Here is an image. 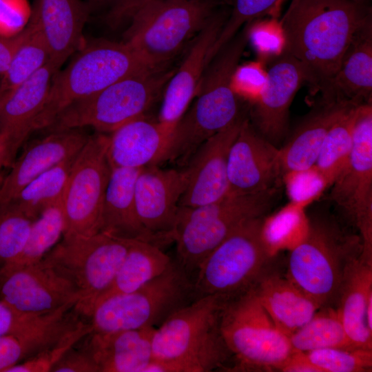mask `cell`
Returning a JSON list of instances; mask_svg holds the SVG:
<instances>
[{
	"label": "cell",
	"instance_id": "cell-34",
	"mask_svg": "<svg viewBox=\"0 0 372 372\" xmlns=\"http://www.w3.org/2000/svg\"><path fill=\"white\" fill-rule=\"evenodd\" d=\"M71 327L70 321L63 318L26 333L0 336V372L40 352Z\"/></svg>",
	"mask_w": 372,
	"mask_h": 372
},
{
	"label": "cell",
	"instance_id": "cell-16",
	"mask_svg": "<svg viewBox=\"0 0 372 372\" xmlns=\"http://www.w3.org/2000/svg\"><path fill=\"white\" fill-rule=\"evenodd\" d=\"M185 185L181 169L158 165L142 168L134 186V202L138 220L161 246L174 242L179 202Z\"/></svg>",
	"mask_w": 372,
	"mask_h": 372
},
{
	"label": "cell",
	"instance_id": "cell-17",
	"mask_svg": "<svg viewBox=\"0 0 372 372\" xmlns=\"http://www.w3.org/2000/svg\"><path fill=\"white\" fill-rule=\"evenodd\" d=\"M304 83L307 76L302 65L285 50L266 73L252 109V121H249L264 138L277 147L287 136L291 104Z\"/></svg>",
	"mask_w": 372,
	"mask_h": 372
},
{
	"label": "cell",
	"instance_id": "cell-44",
	"mask_svg": "<svg viewBox=\"0 0 372 372\" xmlns=\"http://www.w3.org/2000/svg\"><path fill=\"white\" fill-rule=\"evenodd\" d=\"M31 14L27 0H0V36L19 33Z\"/></svg>",
	"mask_w": 372,
	"mask_h": 372
},
{
	"label": "cell",
	"instance_id": "cell-54",
	"mask_svg": "<svg viewBox=\"0 0 372 372\" xmlns=\"http://www.w3.org/2000/svg\"><path fill=\"white\" fill-rule=\"evenodd\" d=\"M4 177H5V176H4ZM4 177L0 178V188H1V185H2V183H3V180Z\"/></svg>",
	"mask_w": 372,
	"mask_h": 372
},
{
	"label": "cell",
	"instance_id": "cell-19",
	"mask_svg": "<svg viewBox=\"0 0 372 372\" xmlns=\"http://www.w3.org/2000/svg\"><path fill=\"white\" fill-rule=\"evenodd\" d=\"M230 10L220 8L198 32L180 64L167 81L158 121L175 127L196 96L209 64V53L218 37Z\"/></svg>",
	"mask_w": 372,
	"mask_h": 372
},
{
	"label": "cell",
	"instance_id": "cell-18",
	"mask_svg": "<svg viewBox=\"0 0 372 372\" xmlns=\"http://www.w3.org/2000/svg\"><path fill=\"white\" fill-rule=\"evenodd\" d=\"M245 118L240 116L229 127L203 143L190 158L183 168L185 185L180 207L207 205L229 194L228 154Z\"/></svg>",
	"mask_w": 372,
	"mask_h": 372
},
{
	"label": "cell",
	"instance_id": "cell-4",
	"mask_svg": "<svg viewBox=\"0 0 372 372\" xmlns=\"http://www.w3.org/2000/svg\"><path fill=\"white\" fill-rule=\"evenodd\" d=\"M281 187L254 194H228L198 207H180L173 236L176 262L192 278L203 259L227 238L249 220L266 216L278 202Z\"/></svg>",
	"mask_w": 372,
	"mask_h": 372
},
{
	"label": "cell",
	"instance_id": "cell-30",
	"mask_svg": "<svg viewBox=\"0 0 372 372\" xmlns=\"http://www.w3.org/2000/svg\"><path fill=\"white\" fill-rule=\"evenodd\" d=\"M172 261L161 247L149 242L131 239L127 252L114 280L97 299L94 307L110 296L138 289L163 273Z\"/></svg>",
	"mask_w": 372,
	"mask_h": 372
},
{
	"label": "cell",
	"instance_id": "cell-23",
	"mask_svg": "<svg viewBox=\"0 0 372 372\" xmlns=\"http://www.w3.org/2000/svg\"><path fill=\"white\" fill-rule=\"evenodd\" d=\"M82 0H37L31 17L43 34L50 61L59 70L84 45L83 28L90 12Z\"/></svg>",
	"mask_w": 372,
	"mask_h": 372
},
{
	"label": "cell",
	"instance_id": "cell-27",
	"mask_svg": "<svg viewBox=\"0 0 372 372\" xmlns=\"http://www.w3.org/2000/svg\"><path fill=\"white\" fill-rule=\"evenodd\" d=\"M141 169L114 167L104 196L101 229L118 237L136 239L161 247L140 223L134 202V186Z\"/></svg>",
	"mask_w": 372,
	"mask_h": 372
},
{
	"label": "cell",
	"instance_id": "cell-46",
	"mask_svg": "<svg viewBox=\"0 0 372 372\" xmlns=\"http://www.w3.org/2000/svg\"><path fill=\"white\" fill-rule=\"evenodd\" d=\"M156 0H114L110 6L107 21L112 26H118L130 20L132 14L144 4Z\"/></svg>",
	"mask_w": 372,
	"mask_h": 372
},
{
	"label": "cell",
	"instance_id": "cell-24",
	"mask_svg": "<svg viewBox=\"0 0 372 372\" xmlns=\"http://www.w3.org/2000/svg\"><path fill=\"white\" fill-rule=\"evenodd\" d=\"M320 93L323 103H371L372 18L354 33L338 71Z\"/></svg>",
	"mask_w": 372,
	"mask_h": 372
},
{
	"label": "cell",
	"instance_id": "cell-40",
	"mask_svg": "<svg viewBox=\"0 0 372 372\" xmlns=\"http://www.w3.org/2000/svg\"><path fill=\"white\" fill-rule=\"evenodd\" d=\"M320 372H366L372 369V350L326 348L305 352Z\"/></svg>",
	"mask_w": 372,
	"mask_h": 372
},
{
	"label": "cell",
	"instance_id": "cell-41",
	"mask_svg": "<svg viewBox=\"0 0 372 372\" xmlns=\"http://www.w3.org/2000/svg\"><path fill=\"white\" fill-rule=\"evenodd\" d=\"M33 221L15 209H0V270L20 255Z\"/></svg>",
	"mask_w": 372,
	"mask_h": 372
},
{
	"label": "cell",
	"instance_id": "cell-39",
	"mask_svg": "<svg viewBox=\"0 0 372 372\" xmlns=\"http://www.w3.org/2000/svg\"><path fill=\"white\" fill-rule=\"evenodd\" d=\"M92 327L83 318L61 338L31 358L15 364L6 372H48L73 347L92 332Z\"/></svg>",
	"mask_w": 372,
	"mask_h": 372
},
{
	"label": "cell",
	"instance_id": "cell-1",
	"mask_svg": "<svg viewBox=\"0 0 372 372\" xmlns=\"http://www.w3.org/2000/svg\"><path fill=\"white\" fill-rule=\"evenodd\" d=\"M370 18L366 2L291 0L280 23L284 50L302 65L314 94L335 75L354 33Z\"/></svg>",
	"mask_w": 372,
	"mask_h": 372
},
{
	"label": "cell",
	"instance_id": "cell-15",
	"mask_svg": "<svg viewBox=\"0 0 372 372\" xmlns=\"http://www.w3.org/2000/svg\"><path fill=\"white\" fill-rule=\"evenodd\" d=\"M229 194L247 195L282 186L280 147L245 118L227 160Z\"/></svg>",
	"mask_w": 372,
	"mask_h": 372
},
{
	"label": "cell",
	"instance_id": "cell-48",
	"mask_svg": "<svg viewBox=\"0 0 372 372\" xmlns=\"http://www.w3.org/2000/svg\"><path fill=\"white\" fill-rule=\"evenodd\" d=\"M283 372H320L308 359L305 352L293 351L278 367Z\"/></svg>",
	"mask_w": 372,
	"mask_h": 372
},
{
	"label": "cell",
	"instance_id": "cell-20",
	"mask_svg": "<svg viewBox=\"0 0 372 372\" xmlns=\"http://www.w3.org/2000/svg\"><path fill=\"white\" fill-rule=\"evenodd\" d=\"M90 135L83 128L48 132L34 140L14 160L0 188V209L6 207L33 179L60 163L76 156Z\"/></svg>",
	"mask_w": 372,
	"mask_h": 372
},
{
	"label": "cell",
	"instance_id": "cell-2",
	"mask_svg": "<svg viewBox=\"0 0 372 372\" xmlns=\"http://www.w3.org/2000/svg\"><path fill=\"white\" fill-rule=\"evenodd\" d=\"M309 220L307 237L289 251L287 276L321 308L338 299L345 271L362 245L359 234L347 231L331 214Z\"/></svg>",
	"mask_w": 372,
	"mask_h": 372
},
{
	"label": "cell",
	"instance_id": "cell-14",
	"mask_svg": "<svg viewBox=\"0 0 372 372\" xmlns=\"http://www.w3.org/2000/svg\"><path fill=\"white\" fill-rule=\"evenodd\" d=\"M79 300L73 283L43 259L0 270V300L17 311L49 313Z\"/></svg>",
	"mask_w": 372,
	"mask_h": 372
},
{
	"label": "cell",
	"instance_id": "cell-52",
	"mask_svg": "<svg viewBox=\"0 0 372 372\" xmlns=\"http://www.w3.org/2000/svg\"><path fill=\"white\" fill-rule=\"evenodd\" d=\"M8 91L2 89L0 84V112Z\"/></svg>",
	"mask_w": 372,
	"mask_h": 372
},
{
	"label": "cell",
	"instance_id": "cell-37",
	"mask_svg": "<svg viewBox=\"0 0 372 372\" xmlns=\"http://www.w3.org/2000/svg\"><path fill=\"white\" fill-rule=\"evenodd\" d=\"M64 229L61 201L45 209L33 221L23 251L8 265H26L39 262L58 243Z\"/></svg>",
	"mask_w": 372,
	"mask_h": 372
},
{
	"label": "cell",
	"instance_id": "cell-32",
	"mask_svg": "<svg viewBox=\"0 0 372 372\" xmlns=\"http://www.w3.org/2000/svg\"><path fill=\"white\" fill-rule=\"evenodd\" d=\"M310 220L305 208L289 202L261 223L260 237L270 258L283 250L291 251L307 237Z\"/></svg>",
	"mask_w": 372,
	"mask_h": 372
},
{
	"label": "cell",
	"instance_id": "cell-8",
	"mask_svg": "<svg viewBox=\"0 0 372 372\" xmlns=\"http://www.w3.org/2000/svg\"><path fill=\"white\" fill-rule=\"evenodd\" d=\"M192 300V280L173 260L163 273L138 289L100 302L87 319L95 333L156 328Z\"/></svg>",
	"mask_w": 372,
	"mask_h": 372
},
{
	"label": "cell",
	"instance_id": "cell-28",
	"mask_svg": "<svg viewBox=\"0 0 372 372\" xmlns=\"http://www.w3.org/2000/svg\"><path fill=\"white\" fill-rule=\"evenodd\" d=\"M353 105H358L320 101V105L298 125L287 141L280 147L282 175L289 171L314 165L327 133Z\"/></svg>",
	"mask_w": 372,
	"mask_h": 372
},
{
	"label": "cell",
	"instance_id": "cell-45",
	"mask_svg": "<svg viewBox=\"0 0 372 372\" xmlns=\"http://www.w3.org/2000/svg\"><path fill=\"white\" fill-rule=\"evenodd\" d=\"M52 372H100L99 368L87 347L82 344L70 349L54 366Z\"/></svg>",
	"mask_w": 372,
	"mask_h": 372
},
{
	"label": "cell",
	"instance_id": "cell-35",
	"mask_svg": "<svg viewBox=\"0 0 372 372\" xmlns=\"http://www.w3.org/2000/svg\"><path fill=\"white\" fill-rule=\"evenodd\" d=\"M25 31L8 69L1 76L0 84L5 91L12 90L50 61L47 43L31 16Z\"/></svg>",
	"mask_w": 372,
	"mask_h": 372
},
{
	"label": "cell",
	"instance_id": "cell-33",
	"mask_svg": "<svg viewBox=\"0 0 372 372\" xmlns=\"http://www.w3.org/2000/svg\"><path fill=\"white\" fill-rule=\"evenodd\" d=\"M293 351L307 352L326 348L354 349L337 308H320L302 327L289 336Z\"/></svg>",
	"mask_w": 372,
	"mask_h": 372
},
{
	"label": "cell",
	"instance_id": "cell-38",
	"mask_svg": "<svg viewBox=\"0 0 372 372\" xmlns=\"http://www.w3.org/2000/svg\"><path fill=\"white\" fill-rule=\"evenodd\" d=\"M284 0H234L232 8L209 53V62L242 25L267 14L277 13Z\"/></svg>",
	"mask_w": 372,
	"mask_h": 372
},
{
	"label": "cell",
	"instance_id": "cell-11",
	"mask_svg": "<svg viewBox=\"0 0 372 372\" xmlns=\"http://www.w3.org/2000/svg\"><path fill=\"white\" fill-rule=\"evenodd\" d=\"M263 218L244 224L203 259L193 279L194 300L216 296L228 300L254 285L271 259L260 237Z\"/></svg>",
	"mask_w": 372,
	"mask_h": 372
},
{
	"label": "cell",
	"instance_id": "cell-25",
	"mask_svg": "<svg viewBox=\"0 0 372 372\" xmlns=\"http://www.w3.org/2000/svg\"><path fill=\"white\" fill-rule=\"evenodd\" d=\"M155 327L91 332L83 344L92 354L100 372H143L153 358Z\"/></svg>",
	"mask_w": 372,
	"mask_h": 372
},
{
	"label": "cell",
	"instance_id": "cell-13",
	"mask_svg": "<svg viewBox=\"0 0 372 372\" xmlns=\"http://www.w3.org/2000/svg\"><path fill=\"white\" fill-rule=\"evenodd\" d=\"M108 135L96 132L76 156L62 198L63 237L101 232L105 193L112 172Z\"/></svg>",
	"mask_w": 372,
	"mask_h": 372
},
{
	"label": "cell",
	"instance_id": "cell-47",
	"mask_svg": "<svg viewBox=\"0 0 372 372\" xmlns=\"http://www.w3.org/2000/svg\"><path fill=\"white\" fill-rule=\"evenodd\" d=\"M25 34V28L12 37L0 36V76L8 69L12 57Z\"/></svg>",
	"mask_w": 372,
	"mask_h": 372
},
{
	"label": "cell",
	"instance_id": "cell-26",
	"mask_svg": "<svg viewBox=\"0 0 372 372\" xmlns=\"http://www.w3.org/2000/svg\"><path fill=\"white\" fill-rule=\"evenodd\" d=\"M254 288L275 324L287 336L306 324L320 309L287 276L266 269Z\"/></svg>",
	"mask_w": 372,
	"mask_h": 372
},
{
	"label": "cell",
	"instance_id": "cell-43",
	"mask_svg": "<svg viewBox=\"0 0 372 372\" xmlns=\"http://www.w3.org/2000/svg\"><path fill=\"white\" fill-rule=\"evenodd\" d=\"M75 304H68L57 310L45 313L17 311L0 300V336L19 335L48 325L66 315Z\"/></svg>",
	"mask_w": 372,
	"mask_h": 372
},
{
	"label": "cell",
	"instance_id": "cell-53",
	"mask_svg": "<svg viewBox=\"0 0 372 372\" xmlns=\"http://www.w3.org/2000/svg\"><path fill=\"white\" fill-rule=\"evenodd\" d=\"M346 1H355V2H366L368 0H346Z\"/></svg>",
	"mask_w": 372,
	"mask_h": 372
},
{
	"label": "cell",
	"instance_id": "cell-12",
	"mask_svg": "<svg viewBox=\"0 0 372 372\" xmlns=\"http://www.w3.org/2000/svg\"><path fill=\"white\" fill-rule=\"evenodd\" d=\"M329 198L358 231L361 257L372 262V103L358 107L349 158L331 185Z\"/></svg>",
	"mask_w": 372,
	"mask_h": 372
},
{
	"label": "cell",
	"instance_id": "cell-29",
	"mask_svg": "<svg viewBox=\"0 0 372 372\" xmlns=\"http://www.w3.org/2000/svg\"><path fill=\"white\" fill-rule=\"evenodd\" d=\"M372 297V262L360 256L347 267L339 290L336 307L345 331L358 348L372 350V331L366 322V309Z\"/></svg>",
	"mask_w": 372,
	"mask_h": 372
},
{
	"label": "cell",
	"instance_id": "cell-6",
	"mask_svg": "<svg viewBox=\"0 0 372 372\" xmlns=\"http://www.w3.org/2000/svg\"><path fill=\"white\" fill-rule=\"evenodd\" d=\"M226 0H156L130 17L123 42L149 68L163 70Z\"/></svg>",
	"mask_w": 372,
	"mask_h": 372
},
{
	"label": "cell",
	"instance_id": "cell-22",
	"mask_svg": "<svg viewBox=\"0 0 372 372\" xmlns=\"http://www.w3.org/2000/svg\"><path fill=\"white\" fill-rule=\"evenodd\" d=\"M174 132L145 116L121 125L108 135L112 168L142 169L167 161Z\"/></svg>",
	"mask_w": 372,
	"mask_h": 372
},
{
	"label": "cell",
	"instance_id": "cell-49",
	"mask_svg": "<svg viewBox=\"0 0 372 372\" xmlns=\"http://www.w3.org/2000/svg\"><path fill=\"white\" fill-rule=\"evenodd\" d=\"M4 167H8V165L7 161L6 146L3 140L0 136V178L4 177L2 172V169Z\"/></svg>",
	"mask_w": 372,
	"mask_h": 372
},
{
	"label": "cell",
	"instance_id": "cell-42",
	"mask_svg": "<svg viewBox=\"0 0 372 372\" xmlns=\"http://www.w3.org/2000/svg\"><path fill=\"white\" fill-rule=\"evenodd\" d=\"M282 182L289 202L304 208L319 198L330 187L327 179L315 165L287 172L282 175Z\"/></svg>",
	"mask_w": 372,
	"mask_h": 372
},
{
	"label": "cell",
	"instance_id": "cell-31",
	"mask_svg": "<svg viewBox=\"0 0 372 372\" xmlns=\"http://www.w3.org/2000/svg\"><path fill=\"white\" fill-rule=\"evenodd\" d=\"M75 157L33 179L4 207L15 209L34 220L45 209L61 202Z\"/></svg>",
	"mask_w": 372,
	"mask_h": 372
},
{
	"label": "cell",
	"instance_id": "cell-21",
	"mask_svg": "<svg viewBox=\"0 0 372 372\" xmlns=\"http://www.w3.org/2000/svg\"><path fill=\"white\" fill-rule=\"evenodd\" d=\"M59 70L50 61L31 76L8 92L0 112V136L6 146L8 167L32 132L33 121L42 109L54 74Z\"/></svg>",
	"mask_w": 372,
	"mask_h": 372
},
{
	"label": "cell",
	"instance_id": "cell-10",
	"mask_svg": "<svg viewBox=\"0 0 372 372\" xmlns=\"http://www.w3.org/2000/svg\"><path fill=\"white\" fill-rule=\"evenodd\" d=\"M130 240L103 231L65 236L43 258L73 283L80 296L74 308L83 317L111 285Z\"/></svg>",
	"mask_w": 372,
	"mask_h": 372
},
{
	"label": "cell",
	"instance_id": "cell-5",
	"mask_svg": "<svg viewBox=\"0 0 372 372\" xmlns=\"http://www.w3.org/2000/svg\"><path fill=\"white\" fill-rule=\"evenodd\" d=\"M146 68H149L123 41L102 39L84 43L65 69L54 74L32 132L45 130L70 104Z\"/></svg>",
	"mask_w": 372,
	"mask_h": 372
},
{
	"label": "cell",
	"instance_id": "cell-7",
	"mask_svg": "<svg viewBox=\"0 0 372 372\" xmlns=\"http://www.w3.org/2000/svg\"><path fill=\"white\" fill-rule=\"evenodd\" d=\"M173 72L146 68L124 77L100 92L65 108L44 130L47 132L91 127L110 134L145 116Z\"/></svg>",
	"mask_w": 372,
	"mask_h": 372
},
{
	"label": "cell",
	"instance_id": "cell-51",
	"mask_svg": "<svg viewBox=\"0 0 372 372\" xmlns=\"http://www.w3.org/2000/svg\"><path fill=\"white\" fill-rule=\"evenodd\" d=\"M114 0H89V3H87L90 10L91 8H96L97 6H101L103 5L108 4L110 6Z\"/></svg>",
	"mask_w": 372,
	"mask_h": 372
},
{
	"label": "cell",
	"instance_id": "cell-3",
	"mask_svg": "<svg viewBox=\"0 0 372 372\" xmlns=\"http://www.w3.org/2000/svg\"><path fill=\"white\" fill-rule=\"evenodd\" d=\"M227 300L216 296L198 298L155 328L153 358L175 361L183 372H210L225 368L231 354L220 322Z\"/></svg>",
	"mask_w": 372,
	"mask_h": 372
},
{
	"label": "cell",
	"instance_id": "cell-50",
	"mask_svg": "<svg viewBox=\"0 0 372 372\" xmlns=\"http://www.w3.org/2000/svg\"><path fill=\"white\" fill-rule=\"evenodd\" d=\"M366 322L368 329L372 331V297L369 300L366 309Z\"/></svg>",
	"mask_w": 372,
	"mask_h": 372
},
{
	"label": "cell",
	"instance_id": "cell-9",
	"mask_svg": "<svg viewBox=\"0 0 372 372\" xmlns=\"http://www.w3.org/2000/svg\"><path fill=\"white\" fill-rule=\"evenodd\" d=\"M220 328L235 360L231 371H277L293 352L289 336L275 324L254 286L225 302Z\"/></svg>",
	"mask_w": 372,
	"mask_h": 372
},
{
	"label": "cell",
	"instance_id": "cell-36",
	"mask_svg": "<svg viewBox=\"0 0 372 372\" xmlns=\"http://www.w3.org/2000/svg\"><path fill=\"white\" fill-rule=\"evenodd\" d=\"M359 105L349 107L331 127L315 163L314 165L327 179L330 187L349 158Z\"/></svg>",
	"mask_w": 372,
	"mask_h": 372
}]
</instances>
